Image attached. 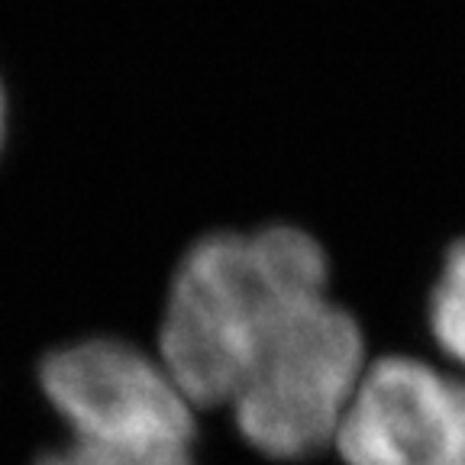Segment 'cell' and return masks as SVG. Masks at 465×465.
I'll use <instances>...</instances> for the list:
<instances>
[{
    "label": "cell",
    "instance_id": "cell-1",
    "mask_svg": "<svg viewBox=\"0 0 465 465\" xmlns=\"http://www.w3.org/2000/svg\"><path fill=\"white\" fill-rule=\"evenodd\" d=\"M330 298V262L311 232H211L168 284L159 352L191 404L230 407L249 375Z\"/></svg>",
    "mask_w": 465,
    "mask_h": 465
},
{
    "label": "cell",
    "instance_id": "cell-2",
    "mask_svg": "<svg viewBox=\"0 0 465 465\" xmlns=\"http://www.w3.org/2000/svg\"><path fill=\"white\" fill-rule=\"evenodd\" d=\"M369 359L356 317L333 298L317 304L278 352L249 375L230 411L262 456L304 459L336 443Z\"/></svg>",
    "mask_w": 465,
    "mask_h": 465
},
{
    "label": "cell",
    "instance_id": "cell-3",
    "mask_svg": "<svg viewBox=\"0 0 465 465\" xmlns=\"http://www.w3.org/2000/svg\"><path fill=\"white\" fill-rule=\"evenodd\" d=\"M39 385L68 423V440L194 456L197 407L165 362L133 342L97 336L55 349L39 369Z\"/></svg>",
    "mask_w": 465,
    "mask_h": 465
},
{
    "label": "cell",
    "instance_id": "cell-4",
    "mask_svg": "<svg viewBox=\"0 0 465 465\" xmlns=\"http://www.w3.org/2000/svg\"><path fill=\"white\" fill-rule=\"evenodd\" d=\"M333 446L346 465H465V381L423 359L369 362Z\"/></svg>",
    "mask_w": 465,
    "mask_h": 465
},
{
    "label": "cell",
    "instance_id": "cell-5",
    "mask_svg": "<svg viewBox=\"0 0 465 465\" xmlns=\"http://www.w3.org/2000/svg\"><path fill=\"white\" fill-rule=\"evenodd\" d=\"M430 333L443 356L465 369V240L446 252L430 294Z\"/></svg>",
    "mask_w": 465,
    "mask_h": 465
},
{
    "label": "cell",
    "instance_id": "cell-6",
    "mask_svg": "<svg viewBox=\"0 0 465 465\" xmlns=\"http://www.w3.org/2000/svg\"><path fill=\"white\" fill-rule=\"evenodd\" d=\"M36 465H194V456H153V452L114 450V446L68 440L65 446L39 456Z\"/></svg>",
    "mask_w": 465,
    "mask_h": 465
},
{
    "label": "cell",
    "instance_id": "cell-7",
    "mask_svg": "<svg viewBox=\"0 0 465 465\" xmlns=\"http://www.w3.org/2000/svg\"><path fill=\"white\" fill-rule=\"evenodd\" d=\"M4 130H7V104H4V87H0V143H4Z\"/></svg>",
    "mask_w": 465,
    "mask_h": 465
}]
</instances>
